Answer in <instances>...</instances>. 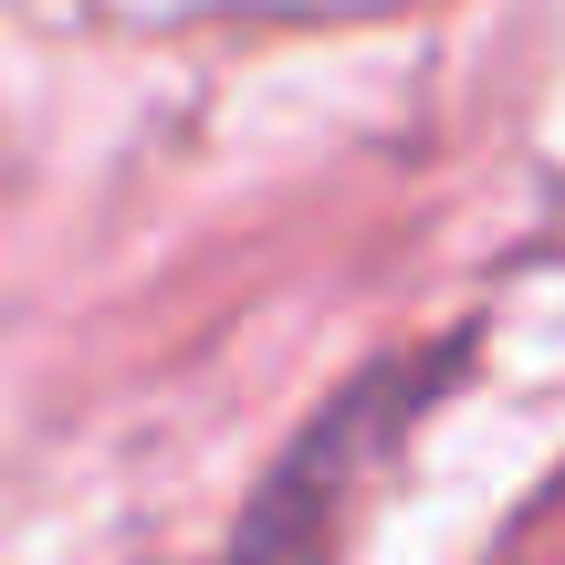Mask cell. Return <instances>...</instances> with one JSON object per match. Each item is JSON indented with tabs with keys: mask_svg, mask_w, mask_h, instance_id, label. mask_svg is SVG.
Returning <instances> with one entry per match:
<instances>
[{
	"mask_svg": "<svg viewBox=\"0 0 565 565\" xmlns=\"http://www.w3.org/2000/svg\"><path fill=\"white\" fill-rule=\"evenodd\" d=\"M345 461H356V419H335V429H324V440L273 482V503L252 513V534H242V555H231V565H315V513H335Z\"/></svg>",
	"mask_w": 565,
	"mask_h": 565,
	"instance_id": "6da1fadb",
	"label": "cell"
}]
</instances>
